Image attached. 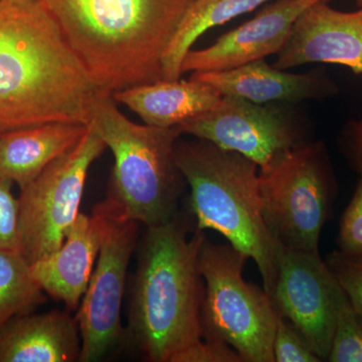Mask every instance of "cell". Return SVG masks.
<instances>
[{
  "label": "cell",
  "mask_w": 362,
  "mask_h": 362,
  "mask_svg": "<svg viewBox=\"0 0 362 362\" xmlns=\"http://www.w3.org/2000/svg\"><path fill=\"white\" fill-rule=\"evenodd\" d=\"M101 89L163 80L162 59L194 0H40Z\"/></svg>",
  "instance_id": "cell-2"
},
{
  "label": "cell",
  "mask_w": 362,
  "mask_h": 362,
  "mask_svg": "<svg viewBox=\"0 0 362 362\" xmlns=\"http://www.w3.org/2000/svg\"><path fill=\"white\" fill-rule=\"evenodd\" d=\"M337 142L342 156L358 176L351 201L340 221L338 250L362 255V117L343 125Z\"/></svg>",
  "instance_id": "cell-21"
},
{
  "label": "cell",
  "mask_w": 362,
  "mask_h": 362,
  "mask_svg": "<svg viewBox=\"0 0 362 362\" xmlns=\"http://www.w3.org/2000/svg\"><path fill=\"white\" fill-rule=\"evenodd\" d=\"M189 78L213 86L221 96L240 98L257 104H297L322 100L337 94L338 88L322 70L288 73L264 59L214 71H195Z\"/></svg>",
  "instance_id": "cell-14"
},
{
  "label": "cell",
  "mask_w": 362,
  "mask_h": 362,
  "mask_svg": "<svg viewBox=\"0 0 362 362\" xmlns=\"http://www.w3.org/2000/svg\"><path fill=\"white\" fill-rule=\"evenodd\" d=\"M268 1L270 0H194L164 54L163 80H180L183 59L204 33L251 13Z\"/></svg>",
  "instance_id": "cell-19"
},
{
  "label": "cell",
  "mask_w": 362,
  "mask_h": 362,
  "mask_svg": "<svg viewBox=\"0 0 362 362\" xmlns=\"http://www.w3.org/2000/svg\"><path fill=\"white\" fill-rule=\"evenodd\" d=\"M271 298L279 313L303 335L321 361H327L347 296L319 252L281 246Z\"/></svg>",
  "instance_id": "cell-11"
},
{
  "label": "cell",
  "mask_w": 362,
  "mask_h": 362,
  "mask_svg": "<svg viewBox=\"0 0 362 362\" xmlns=\"http://www.w3.org/2000/svg\"><path fill=\"white\" fill-rule=\"evenodd\" d=\"M107 149L92 123L80 142L21 188L20 252L33 264L62 244L80 214L86 180L93 162Z\"/></svg>",
  "instance_id": "cell-8"
},
{
  "label": "cell",
  "mask_w": 362,
  "mask_h": 362,
  "mask_svg": "<svg viewBox=\"0 0 362 362\" xmlns=\"http://www.w3.org/2000/svg\"><path fill=\"white\" fill-rule=\"evenodd\" d=\"M175 161L190 187L197 230L220 233L252 259L271 297L281 246L264 218L259 166L242 154L199 138L178 140Z\"/></svg>",
  "instance_id": "cell-4"
},
{
  "label": "cell",
  "mask_w": 362,
  "mask_h": 362,
  "mask_svg": "<svg viewBox=\"0 0 362 362\" xmlns=\"http://www.w3.org/2000/svg\"><path fill=\"white\" fill-rule=\"evenodd\" d=\"M313 63L337 64L362 75V7L346 13L319 1L297 18L273 66L286 71Z\"/></svg>",
  "instance_id": "cell-12"
},
{
  "label": "cell",
  "mask_w": 362,
  "mask_h": 362,
  "mask_svg": "<svg viewBox=\"0 0 362 362\" xmlns=\"http://www.w3.org/2000/svg\"><path fill=\"white\" fill-rule=\"evenodd\" d=\"M327 361L362 362V314L349 298L340 309Z\"/></svg>",
  "instance_id": "cell-22"
},
{
  "label": "cell",
  "mask_w": 362,
  "mask_h": 362,
  "mask_svg": "<svg viewBox=\"0 0 362 362\" xmlns=\"http://www.w3.org/2000/svg\"><path fill=\"white\" fill-rule=\"evenodd\" d=\"M30 264L18 251L0 250V326L45 303Z\"/></svg>",
  "instance_id": "cell-20"
},
{
  "label": "cell",
  "mask_w": 362,
  "mask_h": 362,
  "mask_svg": "<svg viewBox=\"0 0 362 362\" xmlns=\"http://www.w3.org/2000/svg\"><path fill=\"white\" fill-rule=\"evenodd\" d=\"M275 362H320L303 335L286 317L279 313L273 339Z\"/></svg>",
  "instance_id": "cell-23"
},
{
  "label": "cell",
  "mask_w": 362,
  "mask_h": 362,
  "mask_svg": "<svg viewBox=\"0 0 362 362\" xmlns=\"http://www.w3.org/2000/svg\"><path fill=\"white\" fill-rule=\"evenodd\" d=\"M103 218L101 247L89 285L78 306L81 337L78 361L96 362L122 341L121 309L131 257L138 238L137 223L114 218L100 211Z\"/></svg>",
  "instance_id": "cell-10"
},
{
  "label": "cell",
  "mask_w": 362,
  "mask_h": 362,
  "mask_svg": "<svg viewBox=\"0 0 362 362\" xmlns=\"http://www.w3.org/2000/svg\"><path fill=\"white\" fill-rule=\"evenodd\" d=\"M247 259L228 243L214 244L206 238L202 243V337L230 345L244 362H275L273 339L279 312L265 290L245 280Z\"/></svg>",
  "instance_id": "cell-6"
},
{
  "label": "cell",
  "mask_w": 362,
  "mask_h": 362,
  "mask_svg": "<svg viewBox=\"0 0 362 362\" xmlns=\"http://www.w3.org/2000/svg\"><path fill=\"white\" fill-rule=\"evenodd\" d=\"M319 1L331 0H275L214 44L190 49L183 59L181 74L228 70L277 54L289 39L297 18Z\"/></svg>",
  "instance_id": "cell-13"
},
{
  "label": "cell",
  "mask_w": 362,
  "mask_h": 362,
  "mask_svg": "<svg viewBox=\"0 0 362 362\" xmlns=\"http://www.w3.org/2000/svg\"><path fill=\"white\" fill-rule=\"evenodd\" d=\"M78 123H45L0 130V177L20 188L73 149L87 131Z\"/></svg>",
  "instance_id": "cell-17"
},
{
  "label": "cell",
  "mask_w": 362,
  "mask_h": 362,
  "mask_svg": "<svg viewBox=\"0 0 362 362\" xmlns=\"http://www.w3.org/2000/svg\"><path fill=\"white\" fill-rule=\"evenodd\" d=\"M292 104H257L223 96L211 110L178 126L181 134L237 152L264 168L312 140L306 121Z\"/></svg>",
  "instance_id": "cell-9"
},
{
  "label": "cell",
  "mask_w": 362,
  "mask_h": 362,
  "mask_svg": "<svg viewBox=\"0 0 362 362\" xmlns=\"http://www.w3.org/2000/svg\"><path fill=\"white\" fill-rule=\"evenodd\" d=\"M103 237V218L98 211L80 213L63 244L49 256L30 264L33 278L45 294L77 311L94 270Z\"/></svg>",
  "instance_id": "cell-15"
},
{
  "label": "cell",
  "mask_w": 362,
  "mask_h": 362,
  "mask_svg": "<svg viewBox=\"0 0 362 362\" xmlns=\"http://www.w3.org/2000/svg\"><path fill=\"white\" fill-rule=\"evenodd\" d=\"M102 90L40 0H0V130L88 125Z\"/></svg>",
  "instance_id": "cell-1"
},
{
  "label": "cell",
  "mask_w": 362,
  "mask_h": 362,
  "mask_svg": "<svg viewBox=\"0 0 362 362\" xmlns=\"http://www.w3.org/2000/svg\"><path fill=\"white\" fill-rule=\"evenodd\" d=\"M187 221L176 214L146 226L128 317V337L145 361L171 362L176 354L202 338L204 280L199 252L204 230L189 237Z\"/></svg>",
  "instance_id": "cell-3"
},
{
  "label": "cell",
  "mask_w": 362,
  "mask_h": 362,
  "mask_svg": "<svg viewBox=\"0 0 362 362\" xmlns=\"http://www.w3.org/2000/svg\"><path fill=\"white\" fill-rule=\"evenodd\" d=\"M13 183L0 177V250L20 252V202Z\"/></svg>",
  "instance_id": "cell-25"
},
{
  "label": "cell",
  "mask_w": 362,
  "mask_h": 362,
  "mask_svg": "<svg viewBox=\"0 0 362 362\" xmlns=\"http://www.w3.org/2000/svg\"><path fill=\"white\" fill-rule=\"evenodd\" d=\"M90 123L114 156L108 194L95 206L145 226L175 216L185 180L175 161L176 143L182 135L178 127L133 122L106 90L93 104Z\"/></svg>",
  "instance_id": "cell-5"
},
{
  "label": "cell",
  "mask_w": 362,
  "mask_h": 362,
  "mask_svg": "<svg viewBox=\"0 0 362 362\" xmlns=\"http://www.w3.org/2000/svg\"><path fill=\"white\" fill-rule=\"evenodd\" d=\"M357 6L362 7V0H356Z\"/></svg>",
  "instance_id": "cell-27"
},
{
  "label": "cell",
  "mask_w": 362,
  "mask_h": 362,
  "mask_svg": "<svg viewBox=\"0 0 362 362\" xmlns=\"http://www.w3.org/2000/svg\"><path fill=\"white\" fill-rule=\"evenodd\" d=\"M70 311L21 314L0 326V362H74L80 358L77 319Z\"/></svg>",
  "instance_id": "cell-16"
},
{
  "label": "cell",
  "mask_w": 362,
  "mask_h": 362,
  "mask_svg": "<svg viewBox=\"0 0 362 362\" xmlns=\"http://www.w3.org/2000/svg\"><path fill=\"white\" fill-rule=\"evenodd\" d=\"M259 175L264 218L278 244L318 251L337 197L325 144L309 140L259 168Z\"/></svg>",
  "instance_id": "cell-7"
},
{
  "label": "cell",
  "mask_w": 362,
  "mask_h": 362,
  "mask_svg": "<svg viewBox=\"0 0 362 362\" xmlns=\"http://www.w3.org/2000/svg\"><path fill=\"white\" fill-rule=\"evenodd\" d=\"M325 262L351 306L362 314V255L337 250L330 252Z\"/></svg>",
  "instance_id": "cell-24"
},
{
  "label": "cell",
  "mask_w": 362,
  "mask_h": 362,
  "mask_svg": "<svg viewBox=\"0 0 362 362\" xmlns=\"http://www.w3.org/2000/svg\"><path fill=\"white\" fill-rule=\"evenodd\" d=\"M223 97L213 86L188 80L158 81L113 93L117 103L127 106L147 125L178 127L211 110Z\"/></svg>",
  "instance_id": "cell-18"
},
{
  "label": "cell",
  "mask_w": 362,
  "mask_h": 362,
  "mask_svg": "<svg viewBox=\"0 0 362 362\" xmlns=\"http://www.w3.org/2000/svg\"><path fill=\"white\" fill-rule=\"evenodd\" d=\"M171 362H244L237 350L218 340H197L180 350Z\"/></svg>",
  "instance_id": "cell-26"
}]
</instances>
